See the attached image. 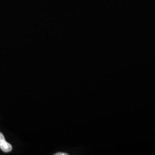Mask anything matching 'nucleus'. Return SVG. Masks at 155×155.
I'll return each instance as SVG.
<instances>
[{
    "label": "nucleus",
    "mask_w": 155,
    "mask_h": 155,
    "mask_svg": "<svg viewBox=\"0 0 155 155\" xmlns=\"http://www.w3.org/2000/svg\"><path fill=\"white\" fill-rule=\"evenodd\" d=\"M0 148L3 152L8 153L12 150V147L11 144L7 143L5 140L0 142Z\"/></svg>",
    "instance_id": "obj_1"
},
{
    "label": "nucleus",
    "mask_w": 155,
    "mask_h": 155,
    "mask_svg": "<svg viewBox=\"0 0 155 155\" xmlns=\"http://www.w3.org/2000/svg\"><path fill=\"white\" fill-rule=\"evenodd\" d=\"M5 140V137H4V135L0 132V142L2 141H3V140Z\"/></svg>",
    "instance_id": "obj_2"
},
{
    "label": "nucleus",
    "mask_w": 155,
    "mask_h": 155,
    "mask_svg": "<svg viewBox=\"0 0 155 155\" xmlns=\"http://www.w3.org/2000/svg\"><path fill=\"white\" fill-rule=\"evenodd\" d=\"M55 155H68V153H61V152H59V153H57L55 154Z\"/></svg>",
    "instance_id": "obj_3"
}]
</instances>
